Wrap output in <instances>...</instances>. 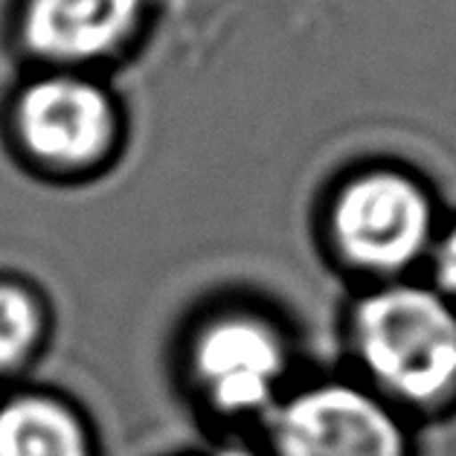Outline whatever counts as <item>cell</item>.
Segmentation results:
<instances>
[{
    "instance_id": "8992f818",
    "label": "cell",
    "mask_w": 456,
    "mask_h": 456,
    "mask_svg": "<svg viewBox=\"0 0 456 456\" xmlns=\"http://www.w3.org/2000/svg\"><path fill=\"white\" fill-rule=\"evenodd\" d=\"M142 0H29V47L59 61L105 55L128 38Z\"/></svg>"
},
{
    "instance_id": "7a4b0ae2",
    "label": "cell",
    "mask_w": 456,
    "mask_h": 456,
    "mask_svg": "<svg viewBox=\"0 0 456 456\" xmlns=\"http://www.w3.org/2000/svg\"><path fill=\"white\" fill-rule=\"evenodd\" d=\"M259 456H416L402 413L372 389L317 384L265 419Z\"/></svg>"
},
{
    "instance_id": "3957f363",
    "label": "cell",
    "mask_w": 456,
    "mask_h": 456,
    "mask_svg": "<svg viewBox=\"0 0 456 456\" xmlns=\"http://www.w3.org/2000/svg\"><path fill=\"white\" fill-rule=\"evenodd\" d=\"M288 354L280 335L256 317H221L198 335L195 381L204 402L224 419H268L280 404Z\"/></svg>"
},
{
    "instance_id": "30bf717a",
    "label": "cell",
    "mask_w": 456,
    "mask_h": 456,
    "mask_svg": "<svg viewBox=\"0 0 456 456\" xmlns=\"http://www.w3.org/2000/svg\"><path fill=\"white\" fill-rule=\"evenodd\" d=\"M201 456H259V451L248 448V444H221V448L201 453Z\"/></svg>"
},
{
    "instance_id": "52a82bcc",
    "label": "cell",
    "mask_w": 456,
    "mask_h": 456,
    "mask_svg": "<svg viewBox=\"0 0 456 456\" xmlns=\"http://www.w3.org/2000/svg\"><path fill=\"white\" fill-rule=\"evenodd\" d=\"M0 456H96V444L73 407L50 395H18L0 407Z\"/></svg>"
},
{
    "instance_id": "6da1fadb",
    "label": "cell",
    "mask_w": 456,
    "mask_h": 456,
    "mask_svg": "<svg viewBox=\"0 0 456 456\" xmlns=\"http://www.w3.org/2000/svg\"><path fill=\"white\" fill-rule=\"evenodd\" d=\"M361 361L387 404L425 410L456 389V314L413 285L366 297L354 317Z\"/></svg>"
},
{
    "instance_id": "277c9868",
    "label": "cell",
    "mask_w": 456,
    "mask_h": 456,
    "mask_svg": "<svg viewBox=\"0 0 456 456\" xmlns=\"http://www.w3.org/2000/svg\"><path fill=\"white\" fill-rule=\"evenodd\" d=\"M430 224L428 195L395 172H372L352 181L335 207L340 250L375 271H398L419 259L430 241Z\"/></svg>"
},
{
    "instance_id": "9c48e42d",
    "label": "cell",
    "mask_w": 456,
    "mask_h": 456,
    "mask_svg": "<svg viewBox=\"0 0 456 456\" xmlns=\"http://www.w3.org/2000/svg\"><path fill=\"white\" fill-rule=\"evenodd\" d=\"M436 276L442 288L456 294V227L448 230V236L439 241L436 248Z\"/></svg>"
},
{
    "instance_id": "5b68a950",
    "label": "cell",
    "mask_w": 456,
    "mask_h": 456,
    "mask_svg": "<svg viewBox=\"0 0 456 456\" xmlns=\"http://www.w3.org/2000/svg\"><path fill=\"white\" fill-rule=\"evenodd\" d=\"M18 128L32 154L55 166H87L114 137V108L96 85L50 76L18 105Z\"/></svg>"
},
{
    "instance_id": "ba28073f",
    "label": "cell",
    "mask_w": 456,
    "mask_h": 456,
    "mask_svg": "<svg viewBox=\"0 0 456 456\" xmlns=\"http://www.w3.org/2000/svg\"><path fill=\"white\" fill-rule=\"evenodd\" d=\"M38 331L41 317L32 297L15 285H0V366H12L27 358Z\"/></svg>"
}]
</instances>
